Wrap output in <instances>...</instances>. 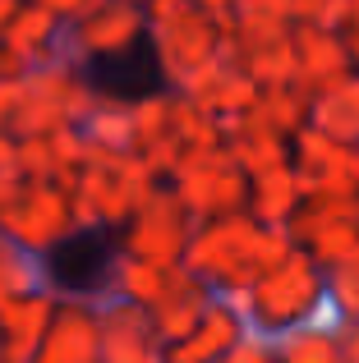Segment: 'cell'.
<instances>
[{
    "mask_svg": "<svg viewBox=\"0 0 359 363\" xmlns=\"http://www.w3.org/2000/svg\"><path fill=\"white\" fill-rule=\"evenodd\" d=\"M0 230L14 244H23V248L46 257V253H60L79 235V225L65 216L55 194H46V189H14V198L0 212Z\"/></svg>",
    "mask_w": 359,
    "mask_h": 363,
    "instance_id": "6da1fadb",
    "label": "cell"
},
{
    "mask_svg": "<svg viewBox=\"0 0 359 363\" xmlns=\"http://www.w3.org/2000/svg\"><path fill=\"white\" fill-rule=\"evenodd\" d=\"M46 318H51V294L42 290L14 294L0 303V354H5V363H28L37 354Z\"/></svg>",
    "mask_w": 359,
    "mask_h": 363,
    "instance_id": "7a4b0ae2",
    "label": "cell"
},
{
    "mask_svg": "<svg viewBox=\"0 0 359 363\" xmlns=\"http://www.w3.org/2000/svg\"><path fill=\"white\" fill-rule=\"evenodd\" d=\"M42 285H55L51 281V267L42 262V253L14 244L5 230H0V303L14 299V294L42 290Z\"/></svg>",
    "mask_w": 359,
    "mask_h": 363,
    "instance_id": "3957f363",
    "label": "cell"
},
{
    "mask_svg": "<svg viewBox=\"0 0 359 363\" xmlns=\"http://www.w3.org/2000/svg\"><path fill=\"white\" fill-rule=\"evenodd\" d=\"M46 42H51V23L33 9H23V14L14 9L9 23L0 28V51H5L9 69H23V60H37V51H46Z\"/></svg>",
    "mask_w": 359,
    "mask_h": 363,
    "instance_id": "277c9868",
    "label": "cell"
},
{
    "mask_svg": "<svg viewBox=\"0 0 359 363\" xmlns=\"http://www.w3.org/2000/svg\"><path fill=\"white\" fill-rule=\"evenodd\" d=\"M14 9H18V0H0V28L9 23V14H14Z\"/></svg>",
    "mask_w": 359,
    "mask_h": 363,
    "instance_id": "5b68a950",
    "label": "cell"
},
{
    "mask_svg": "<svg viewBox=\"0 0 359 363\" xmlns=\"http://www.w3.org/2000/svg\"><path fill=\"white\" fill-rule=\"evenodd\" d=\"M5 74H9V60H5V51H0V79H5Z\"/></svg>",
    "mask_w": 359,
    "mask_h": 363,
    "instance_id": "8992f818",
    "label": "cell"
},
{
    "mask_svg": "<svg viewBox=\"0 0 359 363\" xmlns=\"http://www.w3.org/2000/svg\"><path fill=\"white\" fill-rule=\"evenodd\" d=\"M0 363H5V354H0Z\"/></svg>",
    "mask_w": 359,
    "mask_h": 363,
    "instance_id": "52a82bcc",
    "label": "cell"
}]
</instances>
